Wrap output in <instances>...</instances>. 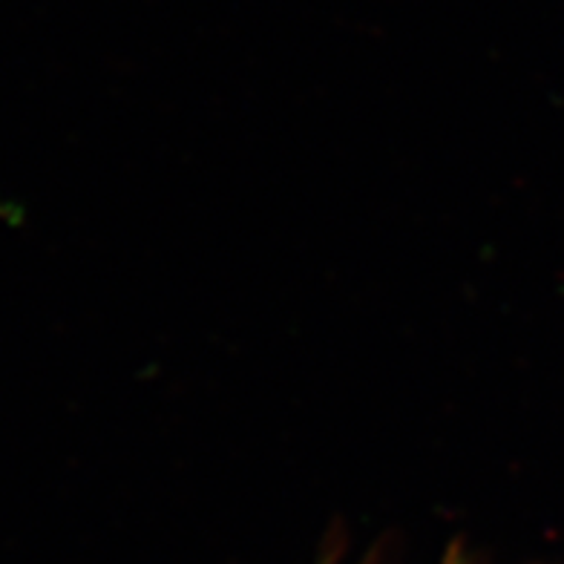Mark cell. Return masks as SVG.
I'll use <instances>...</instances> for the list:
<instances>
[]
</instances>
